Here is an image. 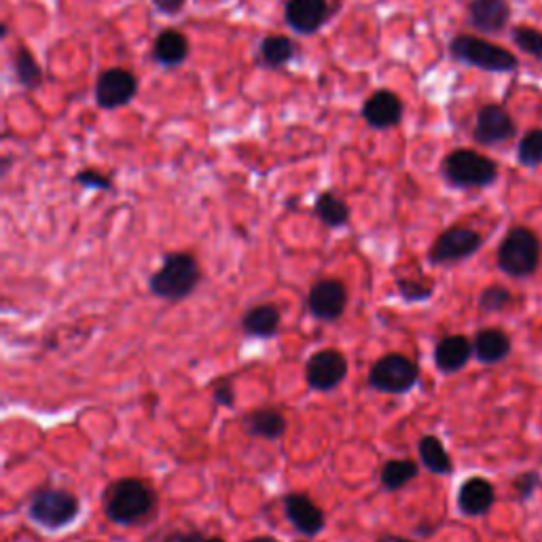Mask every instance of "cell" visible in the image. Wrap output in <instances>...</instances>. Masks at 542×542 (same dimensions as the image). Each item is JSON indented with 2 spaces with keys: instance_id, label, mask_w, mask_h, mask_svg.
<instances>
[{
  "instance_id": "cell-39",
  "label": "cell",
  "mask_w": 542,
  "mask_h": 542,
  "mask_svg": "<svg viewBox=\"0 0 542 542\" xmlns=\"http://www.w3.org/2000/svg\"><path fill=\"white\" fill-rule=\"evenodd\" d=\"M204 542H225V540L223 538H206Z\"/></svg>"
},
{
  "instance_id": "cell-37",
  "label": "cell",
  "mask_w": 542,
  "mask_h": 542,
  "mask_svg": "<svg viewBox=\"0 0 542 542\" xmlns=\"http://www.w3.org/2000/svg\"><path fill=\"white\" fill-rule=\"evenodd\" d=\"M375 542H411V540L403 538L399 534H384V536H379Z\"/></svg>"
},
{
  "instance_id": "cell-36",
  "label": "cell",
  "mask_w": 542,
  "mask_h": 542,
  "mask_svg": "<svg viewBox=\"0 0 542 542\" xmlns=\"http://www.w3.org/2000/svg\"><path fill=\"white\" fill-rule=\"evenodd\" d=\"M161 542H204V536L200 532H172Z\"/></svg>"
},
{
  "instance_id": "cell-33",
  "label": "cell",
  "mask_w": 542,
  "mask_h": 542,
  "mask_svg": "<svg viewBox=\"0 0 542 542\" xmlns=\"http://www.w3.org/2000/svg\"><path fill=\"white\" fill-rule=\"evenodd\" d=\"M75 180L85 189H102V191H111L113 189L111 180H108L106 176H102L96 170H81Z\"/></svg>"
},
{
  "instance_id": "cell-21",
  "label": "cell",
  "mask_w": 542,
  "mask_h": 542,
  "mask_svg": "<svg viewBox=\"0 0 542 542\" xmlns=\"http://www.w3.org/2000/svg\"><path fill=\"white\" fill-rule=\"evenodd\" d=\"M244 430L250 437L274 441L286 432V418L278 409H257L244 418Z\"/></svg>"
},
{
  "instance_id": "cell-26",
  "label": "cell",
  "mask_w": 542,
  "mask_h": 542,
  "mask_svg": "<svg viewBox=\"0 0 542 542\" xmlns=\"http://www.w3.org/2000/svg\"><path fill=\"white\" fill-rule=\"evenodd\" d=\"M420 475V466L413 460H390L382 468V485L388 492H399Z\"/></svg>"
},
{
  "instance_id": "cell-24",
  "label": "cell",
  "mask_w": 542,
  "mask_h": 542,
  "mask_svg": "<svg viewBox=\"0 0 542 542\" xmlns=\"http://www.w3.org/2000/svg\"><path fill=\"white\" fill-rule=\"evenodd\" d=\"M314 212L324 225L333 227V229L348 225V221H350V206L331 191L316 197Z\"/></svg>"
},
{
  "instance_id": "cell-25",
  "label": "cell",
  "mask_w": 542,
  "mask_h": 542,
  "mask_svg": "<svg viewBox=\"0 0 542 542\" xmlns=\"http://www.w3.org/2000/svg\"><path fill=\"white\" fill-rule=\"evenodd\" d=\"M261 60L269 68H280L295 58V43L288 36H267L261 43Z\"/></svg>"
},
{
  "instance_id": "cell-11",
  "label": "cell",
  "mask_w": 542,
  "mask_h": 542,
  "mask_svg": "<svg viewBox=\"0 0 542 542\" xmlns=\"http://www.w3.org/2000/svg\"><path fill=\"white\" fill-rule=\"evenodd\" d=\"M348 305V291L346 284L337 278H324L318 280L307 295V310L318 320L333 322L339 320L346 312Z\"/></svg>"
},
{
  "instance_id": "cell-9",
  "label": "cell",
  "mask_w": 542,
  "mask_h": 542,
  "mask_svg": "<svg viewBox=\"0 0 542 542\" xmlns=\"http://www.w3.org/2000/svg\"><path fill=\"white\" fill-rule=\"evenodd\" d=\"M348 375V360L337 350H320L305 363V382L320 392H331L341 386Z\"/></svg>"
},
{
  "instance_id": "cell-4",
  "label": "cell",
  "mask_w": 542,
  "mask_h": 542,
  "mask_svg": "<svg viewBox=\"0 0 542 542\" xmlns=\"http://www.w3.org/2000/svg\"><path fill=\"white\" fill-rule=\"evenodd\" d=\"M542 246L528 227H513L498 248V267L511 278H528L540 265Z\"/></svg>"
},
{
  "instance_id": "cell-5",
  "label": "cell",
  "mask_w": 542,
  "mask_h": 542,
  "mask_svg": "<svg viewBox=\"0 0 542 542\" xmlns=\"http://www.w3.org/2000/svg\"><path fill=\"white\" fill-rule=\"evenodd\" d=\"M449 51L454 60L485 72H513L519 66L515 53L471 34L456 36L449 45Z\"/></svg>"
},
{
  "instance_id": "cell-10",
  "label": "cell",
  "mask_w": 542,
  "mask_h": 542,
  "mask_svg": "<svg viewBox=\"0 0 542 542\" xmlns=\"http://www.w3.org/2000/svg\"><path fill=\"white\" fill-rule=\"evenodd\" d=\"M517 136V125L511 113L502 104H485L479 108L473 138L483 147H494V144L509 142Z\"/></svg>"
},
{
  "instance_id": "cell-8",
  "label": "cell",
  "mask_w": 542,
  "mask_h": 542,
  "mask_svg": "<svg viewBox=\"0 0 542 542\" xmlns=\"http://www.w3.org/2000/svg\"><path fill=\"white\" fill-rule=\"evenodd\" d=\"M483 246L481 233H477L471 227H449L443 231L441 236L432 244L428 252V261L435 265H447V263H458L464 259H471L475 252Z\"/></svg>"
},
{
  "instance_id": "cell-17",
  "label": "cell",
  "mask_w": 542,
  "mask_h": 542,
  "mask_svg": "<svg viewBox=\"0 0 542 542\" xmlns=\"http://www.w3.org/2000/svg\"><path fill=\"white\" fill-rule=\"evenodd\" d=\"M496 502L494 485L483 477L466 479L458 490V509L466 517H483Z\"/></svg>"
},
{
  "instance_id": "cell-35",
  "label": "cell",
  "mask_w": 542,
  "mask_h": 542,
  "mask_svg": "<svg viewBox=\"0 0 542 542\" xmlns=\"http://www.w3.org/2000/svg\"><path fill=\"white\" fill-rule=\"evenodd\" d=\"M187 0H153V5L159 13H166V15H174L178 13L180 9L185 7Z\"/></svg>"
},
{
  "instance_id": "cell-13",
  "label": "cell",
  "mask_w": 542,
  "mask_h": 542,
  "mask_svg": "<svg viewBox=\"0 0 542 542\" xmlns=\"http://www.w3.org/2000/svg\"><path fill=\"white\" fill-rule=\"evenodd\" d=\"M284 513H286V519L291 521V526L303 536L320 534L324 530V523H327L318 504L310 496L301 492L288 494L284 498Z\"/></svg>"
},
{
  "instance_id": "cell-18",
  "label": "cell",
  "mask_w": 542,
  "mask_h": 542,
  "mask_svg": "<svg viewBox=\"0 0 542 542\" xmlns=\"http://www.w3.org/2000/svg\"><path fill=\"white\" fill-rule=\"evenodd\" d=\"M475 354L473 341L464 335H447L443 337L435 348V365L441 373H458L462 371L471 356Z\"/></svg>"
},
{
  "instance_id": "cell-27",
  "label": "cell",
  "mask_w": 542,
  "mask_h": 542,
  "mask_svg": "<svg viewBox=\"0 0 542 542\" xmlns=\"http://www.w3.org/2000/svg\"><path fill=\"white\" fill-rule=\"evenodd\" d=\"M13 68H15V77L17 81H20V85L24 89H36L41 87L43 83V70L39 66V62H36L30 51L26 47H20L15 51V58H13Z\"/></svg>"
},
{
  "instance_id": "cell-30",
  "label": "cell",
  "mask_w": 542,
  "mask_h": 542,
  "mask_svg": "<svg viewBox=\"0 0 542 542\" xmlns=\"http://www.w3.org/2000/svg\"><path fill=\"white\" fill-rule=\"evenodd\" d=\"M511 301H513L511 291L502 284L487 286L485 291L479 295V307H481V312H485V314H498L502 310H507Z\"/></svg>"
},
{
  "instance_id": "cell-34",
  "label": "cell",
  "mask_w": 542,
  "mask_h": 542,
  "mask_svg": "<svg viewBox=\"0 0 542 542\" xmlns=\"http://www.w3.org/2000/svg\"><path fill=\"white\" fill-rule=\"evenodd\" d=\"M214 401L221 407H233V403H236V390H233V384L227 382V379L214 386Z\"/></svg>"
},
{
  "instance_id": "cell-16",
  "label": "cell",
  "mask_w": 542,
  "mask_h": 542,
  "mask_svg": "<svg viewBox=\"0 0 542 542\" xmlns=\"http://www.w3.org/2000/svg\"><path fill=\"white\" fill-rule=\"evenodd\" d=\"M511 20L507 0H471L468 5V24L481 34H498Z\"/></svg>"
},
{
  "instance_id": "cell-2",
  "label": "cell",
  "mask_w": 542,
  "mask_h": 542,
  "mask_svg": "<svg viewBox=\"0 0 542 542\" xmlns=\"http://www.w3.org/2000/svg\"><path fill=\"white\" fill-rule=\"evenodd\" d=\"M202 280V269L189 252H170L149 280L151 293L166 301L187 299Z\"/></svg>"
},
{
  "instance_id": "cell-3",
  "label": "cell",
  "mask_w": 542,
  "mask_h": 542,
  "mask_svg": "<svg viewBox=\"0 0 542 542\" xmlns=\"http://www.w3.org/2000/svg\"><path fill=\"white\" fill-rule=\"evenodd\" d=\"M443 176L451 187L483 189L498 180V164L473 149H456L443 161Z\"/></svg>"
},
{
  "instance_id": "cell-1",
  "label": "cell",
  "mask_w": 542,
  "mask_h": 542,
  "mask_svg": "<svg viewBox=\"0 0 542 542\" xmlns=\"http://www.w3.org/2000/svg\"><path fill=\"white\" fill-rule=\"evenodd\" d=\"M155 507V492L142 479L113 481L104 492V513L119 526H134Z\"/></svg>"
},
{
  "instance_id": "cell-22",
  "label": "cell",
  "mask_w": 542,
  "mask_h": 542,
  "mask_svg": "<svg viewBox=\"0 0 542 542\" xmlns=\"http://www.w3.org/2000/svg\"><path fill=\"white\" fill-rule=\"evenodd\" d=\"M153 56L161 66H168V68L180 66L189 56V41L185 39V34H180L174 28L161 30L155 39Z\"/></svg>"
},
{
  "instance_id": "cell-6",
  "label": "cell",
  "mask_w": 542,
  "mask_h": 542,
  "mask_svg": "<svg viewBox=\"0 0 542 542\" xmlns=\"http://www.w3.org/2000/svg\"><path fill=\"white\" fill-rule=\"evenodd\" d=\"M79 500L77 496L60 490V487H41L30 498L28 513L30 517L39 523V526L47 530H62L68 523L79 517Z\"/></svg>"
},
{
  "instance_id": "cell-38",
  "label": "cell",
  "mask_w": 542,
  "mask_h": 542,
  "mask_svg": "<svg viewBox=\"0 0 542 542\" xmlns=\"http://www.w3.org/2000/svg\"><path fill=\"white\" fill-rule=\"evenodd\" d=\"M246 542H280V540H276L274 536H257V538H250Z\"/></svg>"
},
{
  "instance_id": "cell-23",
  "label": "cell",
  "mask_w": 542,
  "mask_h": 542,
  "mask_svg": "<svg viewBox=\"0 0 542 542\" xmlns=\"http://www.w3.org/2000/svg\"><path fill=\"white\" fill-rule=\"evenodd\" d=\"M418 454H420L424 468L430 473L449 475L451 471H454V462H451V456L447 454V449L441 443V439H437L435 435H426L420 439Z\"/></svg>"
},
{
  "instance_id": "cell-20",
  "label": "cell",
  "mask_w": 542,
  "mask_h": 542,
  "mask_svg": "<svg viewBox=\"0 0 542 542\" xmlns=\"http://www.w3.org/2000/svg\"><path fill=\"white\" fill-rule=\"evenodd\" d=\"M280 320H282L280 310L274 303H261V305L250 307V310L244 314L242 329L250 337L267 339L278 333Z\"/></svg>"
},
{
  "instance_id": "cell-12",
  "label": "cell",
  "mask_w": 542,
  "mask_h": 542,
  "mask_svg": "<svg viewBox=\"0 0 542 542\" xmlns=\"http://www.w3.org/2000/svg\"><path fill=\"white\" fill-rule=\"evenodd\" d=\"M138 94V81L130 70L108 68L98 77L96 83V102L104 111L130 104Z\"/></svg>"
},
{
  "instance_id": "cell-29",
  "label": "cell",
  "mask_w": 542,
  "mask_h": 542,
  "mask_svg": "<svg viewBox=\"0 0 542 542\" xmlns=\"http://www.w3.org/2000/svg\"><path fill=\"white\" fill-rule=\"evenodd\" d=\"M511 39L519 51L534 60H542V30L530 26H517L511 30Z\"/></svg>"
},
{
  "instance_id": "cell-31",
  "label": "cell",
  "mask_w": 542,
  "mask_h": 542,
  "mask_svg": "<svg viewBox=\"0 0 542 542\" xmlns=\"http://www.w3.org/2000/svg\"><path fill=\"white\" fill-rule=\"evenodd\" d=\"M396 288H399V293L405 301L415 303V301H426L435 293V284L426 282V280H409V278H401L396 282Z\"/></svg>"
},
{
  "instance_id": "cell-28",
  "label": "cell",
  "mask_w": 542,
  "mask_h": 542,
  "mask_svg": "<svg viewBox=\"0 0 542 542\" xmlns=\"http://www.w3.org/2000/svg\"><path fill=\"white\" fill-rule=\"evenodd\" d=\"M517 161L523 168L542 166V128L528 130L519 138Z\"/></svg>"
},
{
  "instance_id": "cell-15",
  "label": "cell",
  "mask_w": 542,
  "mask_h": 542,
  "mask_svg": "<svg viewBox=\"0 0 542 542\" xmlns=\"http://www.w3.org/2000/svg\"><path fill=\"white\" fill-rule=\"evenodd\" d=\"M403 102L394 92L382 89V92H375L369 96V100L363 106V117L371 125L373 130H388L399 125L403 121Z\"/></svg>"
},
{
  "instance_id": "cell-7",
  "label": "cell",
  "mask_w": 542,
  "mask_h": 542,
  "mask_svg": "<svg viewBox=\"0 0 542 542\" xmlns=\"http://www.w3.org/2000/svg\"><path fill=\"white\" fill-rule=\"evenodd\" d=\"M420 379V367L403 354H386L369 369V386L384 394H405Z\"/></svg>"
},
{
  "instance_id": "cell-19",
  "label": "cell",
  "mask_w": 542,
  "mask_h": 542,
  "mask_svg": "<svg viewBox=\"0 0 542 542\" xmlns=\"http://www.w3.org/2000/svg\"><path fill=\"white\" fill-rule=\"evenodd\" d=\"M473 350L481 365H496V363H502V360L511 354L513 343H511V337L502 329L490 327V329L477 331L473 339Z\"/></svg>"
},
{
  "instance_id": "cell-14",
  "label": "cell",
  "mask_w": 542,
  "mask_h": 542,
  "mask_svg": "<svg viewBox=\"0 0 542 542\" xmlns=\"http://www.w3.org/2000/svg\"><path fill=\"white\" fill-rule=\"evenodd\" d=\"M286 24L299 34H314L329 20L327 0H286Z\"/></svg>"
},
{
  "instance_id": "cell-32",
  "label": "cell",
  "mask_w": 542,
  "mask_h": 542,
  "mask_svg": "<svg viewBox=\"0 0 542 542\" xmlns=\"http://www.w3.org/2000/svg\"><path fill=\"white\" fill-rule=\"evenodd\" d=\"M540 483H542V479H540V475L536 471H526V473H521L519 477L513 479V490H515V494H517V498L521 502H526L538 492Z\"/></svg>"
}]
</instances>
